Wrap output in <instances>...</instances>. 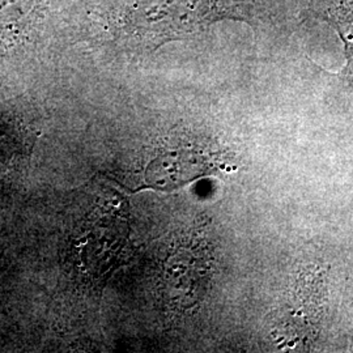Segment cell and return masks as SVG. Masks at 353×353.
Instances as JSON below:
<instances>
[{
    "label": "cell",
    "mask_w": 353,
    "mask_h": 353,
    "mask_svg": "<svg viewBox=\"0 0 353 353\" xmlns=\"http://www.w3.org/2000/svg\"><path fill=\"white\" fill-rule=\"evenodd\" d=\"M262 0H112L118 34L156 49L165 42L203 32L223 20L259 19Z\"/></svg>",
    "instance_id": "cell-1"
},
{
    "label": "cell",
    "mask_w": 353,
    "mask_h": 353,
    "mask_svg": "<svg viewBox=\"0 0 353 353\" xmlns=\"http://www.w3.org/2000/svg\"><path fill=\"white\" fill-rule=\"evenodd\" d=\"M316 12L335 30L343 43L345 65L334 75L353 87V0H323Z\"/></svg>",
    "instance_id": "cell-2"
}]
</instances>
